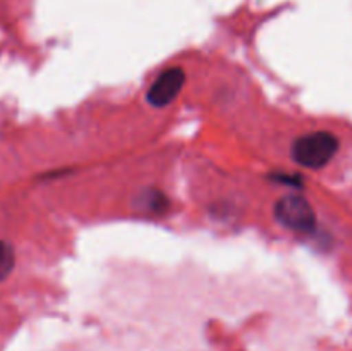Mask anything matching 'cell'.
Wrapping results in <instances>:
<instances>
[{"instance_id": "1", "label": "cell", "mask_w": 352, "mask_h": 351, "mask_svg": "<svg viewBox=\"0 0 352 351\" xmlns=\"http://www.w3.org/2000/svg\"><path fill=\"white\" fill-rule=\"evenodd\" d=\"M339 150V140L329 131H316L298 138L292 145L291 155L296 164L308 169L325 167Z\"/></svg>"}, {"instance_id": "2", "label": "cell", "mask_w": 352, "mask_h": 351, "mask_svg": "<svg viewBox=\"0 0 352 351\" xmlns=\"http://www.w3.org/2000/svg\"><path fill=\"white\" fill-rule=\"evenodd\" d=\"M275 219L296 233H311L316 226L315 210L299 195H285L275 203Z\"/></svg>"}, {"instance_id": "3", "label": "cell", "mask_w": 352, "mask_h": 351, "mask_svg": "<svg viewBox=\"0 0 352 351\" xmlns=\"http://www.w3.org/2000/svg\"><path fill=\"white\" fill-rule=\"evenodd\" d=\"M186 83V72L181 67H172L162 72L146 93V100L153 107H167L174 102Z\"/></svg>"}, {"instance_id": "4", "label": "cell", "mask_w": 352, "mask_h": 351, "mask_svg": "<svg viewBox=\"0 0 352 351\" xmlns=\"http://www.w3.org/2000/svg\"><path fill=\"white\" fill-rule=\"evenodd\" d=\"M16 265V253H14L12 244L7 241H0V282L10 275Z\"/></svg>"}]
</instances>
